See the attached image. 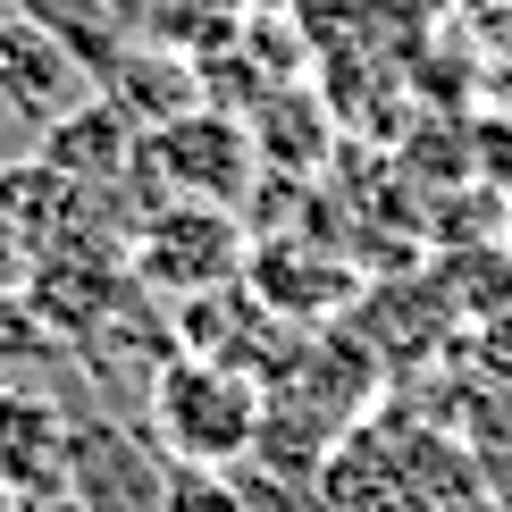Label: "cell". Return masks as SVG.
<instances>
[{
	"label": "cell",
	"mask_w": 512,
	"mask_h": 512,
	"mask_svg": "<svg viewBox=\"0 0 512 512\" xmlns=\"http://www.w3.org/2000/svg\"><path fill=\"white\" fill-rule=\"evenodd\" d=\"M0 118H9V110H0Z\"/></svg>",
	"instance_id": "16"
},
{
	"label": "cell",
	"mask_w": 512,
	"mask_h": 512,
	"mask_svg": "<svg viewBox=\"0 0 512 512\" xmlns=\"http://www.w3.org/2000/svg\"><path fill=\"white\" fill-rule=\"evenodd\" d=\"M471 353H479V370L512 395V311H487V319H479V345H471Z\"/></svg>",
	"instance_id": "12"
},
{
	"label": "cell",
	"mask_w": 512,
	"mask_h": 512,
	"mask_svg": "<svg viewBox=\"0 0 512 512\" xmlns=\"http://www.w3.org/2000/svg\"><path fill=\"white\" fill-rule=\"evenodd\" d=\"M0 512H17V496H0Z\"/></svg>",
	"instance_id": "15"
},
{
	"label": "cell",
	"mask_w": 512,
	"mask_h": 512,
	"mask_svg": "<svg viewBox=\"0 0 512 512\" xmlns=\"http://www.w3.org/2000/svg\"><path fill=\"white\" fill-rule=\"evenodd\" d=\"M17 512H84L76 487H42V496H17Z\"/></svg>",
	"instance_id": "13"
},
{
	"label": "cell",
	"mask_w": 512,
	"mask_h": 512,
	"mask_svg": "<svg viewBox=\"0 0 512 512\" xmlns=\"http://www.w3.org/2000/svg\"><path fill=\"white\" fill-rule=\"evenodd\" d=\"M68 487L84 512H168V462H152L118 420H68Z\"/></svg>",
	"instance_id": "6"
},
{
	"label": "cell",
	"mask_w": 512,
	"mask_h": 512,
	"mask_svg": "<svg viewBox=\"0 0 512 512\" xmlns=\"http://www.w3.org/2000/svg\"><path fill=\"white\" fill-rule=\"evenodd\" d=\"M311 496H319V512H395V462L370 420L328 445V462L311 471Z\"/></svg>",
	"instance_id": "10"
},
{
	"label": "cell",
	"mask_w": 512,
	"mask_h": 512,
	"mask_svg": "<svg viewBox=\"0 0 512 512\" xmlns=\"http://www.w3.org/2000/svg\"><path fill=\"white\" fill-rule=\"evenodd\" d=\"M68 487V403L26 378H0V496Z\"/></svg>",
	"instance_id": "7"
},
{
	"label": "cell",
	"mask_w": 512,
	"mask_h": 512,
	"mask_svg": "<svg viewBox=\"0 0 512 512\" xmlns=\"http://www.w3.org/2000/svg\"><path fill=\"white\" fill-rule=\"evenodd\" d=\"M118 294H126V269H118V252L101 236H68V244L34 252V269H26V311H34L42 336H93V328H110Z\"/></svg>",
	"instance_id": "4"
},
{
	"label": "cell",
	"mask_w": 512,
	"mask_h": 512,
	"mask_svg": "<svg viewBox=\"0 0 512 512\" xmlns=\"http://www.w3.org/2000/svg\"><path fill=\"white\" fill-rule=\"evenodd\" d=\"M244 286H252V303L269 319H294V328H328L353 303V277L336 261H303V244H286V236L244 261Z\"/></svg>",
	"instance_id": "8"
},
{
	"label": "cell",
	"mask_w": 512,
	"mask_h": 512,
	"mask_svg": "<svg viewBox=\"0 0 512 512\" xmlns=\"http://www.w3.org/2000/svg\"><path fill=\"white\" fill-rule=\"evenodd\" d=\"M244 227L227 219V210L210 202H160L152 219L135 227V244H126V269H135V286L168 294V303H194V294H219V286H244Z\"/></svg>",
	"instance_id": "2"
},
{
	"label": "cell",
	"mask_w": 512,
	"mask_h": 512,
	"mask_svg": "<svg viewBox=\"0 0 512 512\" xmlns=\"http://www.w3.org/2000/svg\"><path fill=\"white\" fill-rule=\"evenodd\" d=\"M168 512H252V496L227 471H185V462H168Z\"/></svg>",
	"instance_id": "11"
},
{
	"label": "cell",
	"mask_w": 512,
	"mask_h": 512,
	"mask_svg": "<svg viewBox=\"0 0 512 512\" xmlns=\"http://www.w3.org/2000/svg\"><path fill=\"white\" fill-rule=\"evenodd\" d=\"M93 93H101L93 68H84L51 26H34V17H0V110H9V118L59 126V118H76Z\"/></svg>",
	"instance_id": "5"
},
{
	"label": "cell",
	"mask_w": 512,
	"mask_h": 512,
	"mask_svg": "<svg viewBox=\"0 0 512 512\" xmlns=\"http://www.w3.org/2000/svg\"><path fill=\"white\" fill-rule=\"evenodd\" d=\"M496 496H504V512H512V462H504V487H496Z\"/></svg>",
	"instance_id": "14"
},
{
	"label": "cell",
	"mask_w": 512,
	"mask_h": 512,
	"mask_svg": "<svg viewBox=\"0 0 512 512\" xmlns=\"http://www.w3.org/2000/svg\"><path fill=\"white\" fill-rule=\"evenodd\" d=\"M135 168H143V177H160L168 202H210V210H227V202L252 185V135H244L227 110H185V118L152 126V135L135 143Z\"/></svg>",
	"instance_id": "3"
},
{
	"label": "cell",
	"mask_w": 512,
	"mask_h": 512,
	"mask_svg": "<svg viewBox=\"0 0 512 512\" xmlns=\"http://www.w3.org/2000/svg\"><path fill=\"white\" fill-rule=\"evenodd\" d=\"M261 378L227 370V361H202V353H168L152 370V437L168 462L185 471H236V462L261 454Z\"/></svg>",
	"instance_id": "1"
},
{
	"label": "cell",
	"mask_w": 512,
	"mask_h": 512,
	"mask_svg": "<svg viewBox=\"0 0 512 512\" xmlns=\"http://www.w3.org/2000/svg\"><path fill=\"white\" fill-rule=\"evenodd\" d=\"M34 160H51L68 185H84V194H101V185H118L126 168H135V126L118 118V101H84L76 118H59V126H42V152Z\"/></svg>",
	"instance_id": "9"
}]
</instances>
